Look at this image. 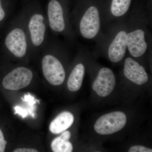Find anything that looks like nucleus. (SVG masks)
Here are the masks:
<instances>
[{
    "label": "nucleus",
    "instance_id": "f257e3e1",
    "mask_svg": "<svg viewBox=\"0 0 152 152\" xmlns=\"http://www.w3.org/2000/svg\"><path fill=\"white\" fill-rule=\"evenodd\" d=\"M67 47L57 39L49 37L41 52L42 53L41 66L46 80L53 86H60L64 82L66 71L59 58Z\"/></svg>",
    "mask_w": 152,
    "mask_h": 152
},
{
    "label": "nucleus",
    "instance_id": "f03ea898",
    "mask_svg": "<svg viewBox=\"0 0 152 152\" xmlns=\"http://www.w3.org/2000/svg\"><path fill=\"white\" fill-rule=\"evenodd\" d=\"M127 23V50L133 58H140L151 49V35L146 15L132 14Z\"/></svg>",
    "mask_w": 152,
    "mask_h": 152
},
{
    "label": "nucleus",
    "instance_id": "7ed1b4c3",
    "mask_svg": "<svg viewBox=\"0 0 152 152\" xmlns=\"http://www.w3.org/2000/svg\"><path fill=\"white\" fill-rule=\"evenodd\" d=\"M71 19L76 35L99 42L104 36L102 31V13L96 6H90L84 10H76L71 14Z\"/></svg>",
    "mask_w": 152,
    "mask_h": 152
},
{
    "label": "nucleus",
    "instance_id": "20e7f679",
    "mask_svg": "<svg viewBox=\"0 0 152 152\" xmlns=\"http://www.w3.org/2000/svg\"><path fill=\"white\" fill-rule=\"evenodd\" d=\"M30 46V55L41 51L48 39V26L45 14L38 7L23 10Z\"/></svg>",
    "mask_w": 152,
    "mask_h": 152
},
{
    "label": "nucleus",
    "instance_id": "39448f33",
    "mask_svg": "<svg viewBox=\"0 0 152 152\" xmlns=\"http://www.w3.org/2000/svg\"><path fill=\"white\" fill-rule=\"evenodd\" d=\"M49 29L55 36H63L68 42L74 43L76 35L71 22V14L59 0H50L45 14Z\"/></svg>",
    "mask_w": 152,
    "mask_h": 152
},
{
    "label": "nucleus",
    "instance_id": "423d86ee",
    "mask_svg": "<svg viewBox=\"0 0 152 152\" xmlns=\"http://www.w3.org/2000/svg\"><path fill=\"white\" fill-rule=\"evenodd\" d=\"M4 45L8 53L15 58L22 59L30 55L29 43L23 10L14 18L11 23Z\"/></svg>",
    "mask_w": 152,
    "mask_h": 152
},
{
    "label": "nucleus",
    "instance_id": "0eeeda50",
    "mask_svg": "<svg viewBox=\"0 0 152 152\" xmlns=\"http://www.w3.org/2000/svg\"><path fill=\"white\" fill-rule=\"evenodd\" d=\"M109 27L108 33L99 42V46L105 49L109 60L118 63L123 59L127 50L128 23L123 20L115 22Z\"/></svg>",
    "mask_w": 152,
    "mask_h": 152
},
{
    "label": "nucleus",
    "instance_id": "6e6552de",
    "mask_svg": "<svg viewBox=\"0 0 152 152\" xmlns=\"http://www.w3.org/2000/svg\"><path fill=\"white\" fill-rule=\"evenodd\" d=\"M126 121V117L123 112H113L100 117L95 123L94 128L100 134H111L123 129Z\"/></svg>",
    "mask_w": 152,
    "mask_h": 152
},
{
    "label": "nucleus",
    "instance_id": "1a4fd4ad",
    "mask_svg": "<svg viewBox=\"0 0 152 152\" xmlns=\"http://www.w3.org/2000/svg\"><path fill=\"white\" fill-rule=\"evenodd\" d=\"M34 77L31 69L25 66L14 68L3 79V87L7 90L16 91L26 88L29 85Z\"/></svg>",
    "mask_w": 152,
    "mask_h": 152
},
{
    "label": "nucleus",
    "instance_id": "9d476101",
    "mask_svg": "<svg viewBox=\"0 0 152 152\" xmlns=\"http://www.w3.org/2000/svg\"><path fill=\"white\" fill-rule=\"evenodd\" d=\"M115 83V77L112 70L102 68L93 83V89L100 96H107L113 91Z\"/></svg>",
    "mask_w": 152,
    "mask_h": 152
},
{
    "label": "nucleus",
    "instance_id": "9b49d317",
    "mask_svg": "<svg viewBox=\"0 0 152 152\" xmlns=\"http://www.w3.org/2000/svg\"><path fill=\"white\" fill-rule=\"evenodd\" d=\"M124 74L127 79L138 85L144 84L148 80L145 68L131 57L125 60Z\"/></svg>",
    "mask_w": 152,
    "mask_h": 152
},
{
    "label": "nucleus",
    "instance_id": "f8f14e48",
    "mask_svg": "<svg viewBox=\"0 0 152 152\" xmlns=\"http://www.w3.org/2000/svg\"><path fill=\"white\" fill-rule=\"evenodd\" d=\"M131 2L132 0H112L108 11L103 15V22L110 23L124 20L130 8Z\"/></svg>",
    "mask_w": 152,
    "mask_h": 152
},
{
    "label": "nucleus",
    "instance_id": "ddd939ff",
    "mask_svg": "<svg viewBox=\"0 0 152 152\" xmlns=\"http://www.w3.org/2000/svg\"><path fill=\"white\" fill-rule=\"evenodd\" d=\"M74 117L69 112H64L52 121L50 126V131L54 134L62 132L70 127L73 124Z\"/></svg>",
    "mask_w": 152,
    "mask_h": 152
},
{
    "label": "nucleus",
    "instance_id": "4468645a",
    "mask_svg": "<svg viewBox=\"0 0 152 152\" xmlns=\"http://www.w3.org/2000/svg\"><path fill=\"white\" fill-rule=\"evenodd\" d=\"M85 70L86 69L83 63H78L74 66L68 79L67 86L70 91L75 92L80 89L83 83Z\"/></svg>",
    "mask_w": 152,
    "mask_h": 152
},
{
    "label": "nucleus",
    "instance_id": "2eb2a0df",
    "mask_svg": "<svg viewBox=\"0 0 152 152\" xmlns=\"http://www.w3.org/2000/svg\"><path fill=\"white\" fill-rule=\"evenodd\" d=\"M71 134L69 131H65L55 138L52 142L51 146L54 152H71L73 151L72 143L69 141Z\"/></svg>",
    "mask_w": 152,
    "mask_h": 152
},
{
    "label": "nucleus",
    "instance_id": "dca6fc26",
    "mask_svg": "<svg viewBox=\"0 0 152 152\" xmlns=\"http://www.w3.org/2000/svg\"><path fill=\"white\" fill-rule=\"evenodd\" d=\"M129 152H152V150L146 147L140 145H135L131 147Z\"/></svg>",
    "mask_w": 152,
    "mask_h": 152
},
{
    "label": "nucleus",
    "instance_id": "f3484780",
    "mask_svg": "<svg viewBox=\"0 0 152 152\" xmlns=\"http://www.w3.org/2000/svg\"><path fill=\"white\" fill-rule=\"evenodd\" d=\"M14 109H15V114H18L20 115L21 116H22L23 118H25L28 115L27 110L23 109L20 107H19V106H16L14 108Z\"/></svg>",
    "mask_w": 152,
    "mask_h": 152
},
{
    "label": "nucleus",
    "instance_id": "a211bd4d",
    "mask_svg": "<svg viewBox=\"0 0 152 152\" xmlns=\"http://www.w3.org/2000/svg\"><path fill=\"white\" fill-rule=\"evenodd\" d=\"M7 144V141L5 140L2 132L0 129V152L5 151Z\"/></svg>",
    "mask_w": 152,
    "mask_h": 152
},
{
    "label": "nucleus",
    "instance_id": "6ab92c4d",
    "mask_svg": "<svg viewBox=\"0 0 152 152\" xmlns=\"http://www.w3.org/2000/svg\"><path fill=\"white\" fill-rule=\"evenodd\" d=\"M7 15V11H6L5 10L3 7L1 1V0H0V23L4 21Z\"/></svg>",
    "mask_w": 152,
    "mask_h": 152
},
{
    "label": "nucleus",
    "instance_id": "aec40b11",
    "mask_svg": "<svg viewBox=\"0 0 152 152\" xmlns=\"http://www.w3.org/2000/svg\"><path fill=\"white\" fill-rule=\"evenodd\" d=\"M14 152H38L37 150L33 148H21L14 150Z\"/></svg>",
    "mask_w": 152,
    "mask_h": 152
}]
</instances>
